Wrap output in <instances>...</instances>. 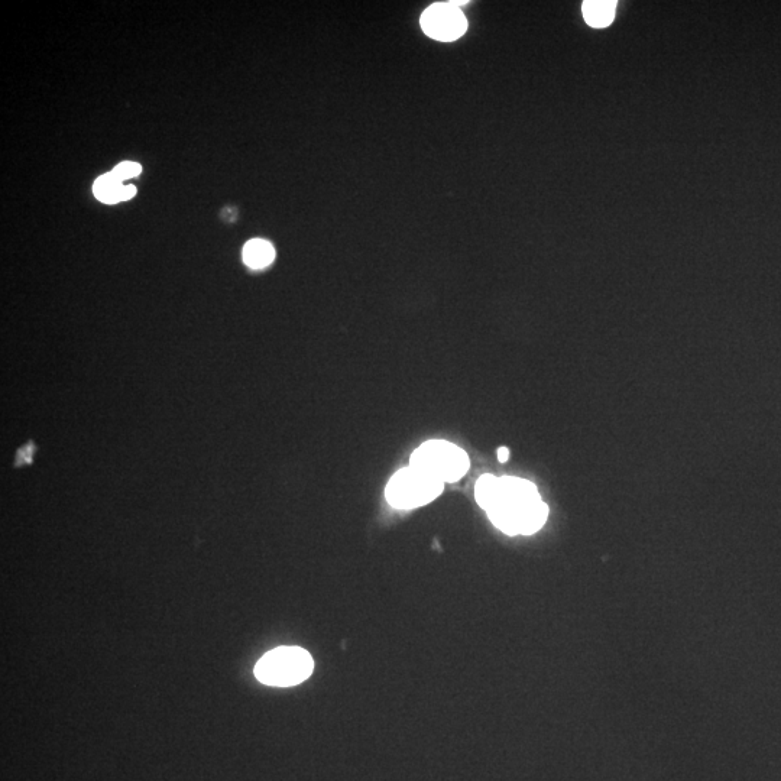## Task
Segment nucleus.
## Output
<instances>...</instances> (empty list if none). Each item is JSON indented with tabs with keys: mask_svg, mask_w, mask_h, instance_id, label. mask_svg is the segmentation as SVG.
<instances>
[{
	"mask_svg": "<svg viewBox=\"0 0 781 781\" xmlns=\"http://www.w3.org/2000/svg\"><path fill=\"white\" fill-rule=\"evenodd\" d=\"M142 167L136 162L126 161L119 164L115 170L112 171L119 180H128V178L138 177L141 174Z\"/></svg>",
	"mask_w": 781,
	"mask_h": 781,
	"instance_id": "nucleus-10",
	"label": "nucleus"
},
{
	"mask_svg": "<svg viewBox=\"0 0 781 781\" xmlns=\"http://www.w3.org/2000/svg\"><path fill=\"white\" fill-rule=\"evenodd\" d=\"M421 28L437 41H455L468 28L465 15L453 3H437L421 16Z\"/></svg>",
	"mask_w": 781,
	"mask_h": 781,
	"instance_id": "nucleus-5",
	"label": "nucleus"
},
{
	"mask_svg": "<svg viewBox=\"0 0 781 781\" xmlns=\"http://www.w3.org/2000/svg\"><path fill=\"white\" fill-rule=\"evenodd\" d=\"M445 484L416 468L401 469L388 482L385 497L397 510H413L424 507L440 497Z\"/></svg>",
	"mask_w": 781,
	"mask_h": 781,
	"instance_id": "nucleus-4",
	"label": "nucleus"
},
{
	"mask_svg": "<svg viewBox=\"0 0 781 781\" xmlns=\"http://www.w3.org/2000/svg\"><path fill=\"white\" fill-rule=\"evenodd\" d=\"M499 478L494 475H484L478 479L475 486V498L482 510L488 511L494 505L498 494Z\"/></svg>",
	"mask_w": 781,
	"mask_h": 781,
	"instance_id": "nucleus-9",
	"label": "nucleus"
},
{
	"mask_svg": "<svg viewBox=\"0 0 781 781\" xmlns=\"http://www.w3.org/2000/svg\"><path fill=\"white\" fill-rule=\"evenodd\" d=\"M486 514L508 536H531L546 524L549 507L533 482L504 476L499 478L497 498Z\"/></svg>",
	"mask_w": 781,
	"mask_h": 781,
	"instance_id": "nucleus-1",
	"label": "nucleus"
},
{
	"mask_svg": "<svg viewBox=\"0 0 781 781\" xmlns=\"http://www.w3.org/2000/svg\"><path fill=\"white\" fill-rule=\"evenodd\" d=\"M497 455L499 462L505 463L510 459V450H508V447H499Z\"/></svg>",
	"mask_w": 781,
	"mask_h": 781,
	"instance_id": "nucleus-11",
	"label": "nucleus"
},
{
	"mask_svg": "<svg viewBox=\"0 0 781 781\" xmlns=\"http://www.w3.org/2000/svg\"><path fill=\"white\" fill-rule=\"evenodd\" d=\"M615 0H588L583 3L582 11L585 21L593 28H605L614 21Z\"/></svg>",
	"mask_w": 781,
	"mask_h": 781,
	"instance_id": "nucleus-7",
	"label": "nucleus"
},
{
	"mask_svg": "<svg viewBox=\"0 0 781 781\" xmlns=\"http://www.w3.org/2000/svg\"><path fill=\"white\" fill-rule=\"evenodd\" d=\"M314 661L301 647H277L256 663L255 676L264 685L291 687L309 679Z\"/></svg>",
	"mask_w": 781,
	"mask_h": 781,
	"instance_id": "nucleus-2",
	"label": "nucleus"
},
{
	"mask_svg": "<svg viewBox=\"0 0 781 781\" xmlns=\"http://www.w3.org/2000/svg\"><path fill=\"white\" fill-rule=\"evenodd\" d=\"M410 466L445 485L455 484L469 471L471 459L462 447L446 440H429L414 450Z\"/></svg>",
	"mask_w": 781,
	"mask_h": 781,
	"instance_id": "nucleus-3",
	"label": "nucleus"
},
{
	"mask_svg": "<svg viewBox=\"0 0 781 781\" xmlns=\"http://www.w3.org/2000/svg\"><path fill=\"white\" fill-rule=\"evenodd\" d=\"M93 191L100 202L108 204L125 202L136 194L134 186H123L122 181L113 173L97 178Z\"/></svg>",
	"mask_w": 781,
	"mask_h": 781,
	"instance_id": "nucleus-6",
	"label": "nucleus"
},
{
	"mask_svg": "<svg viewBox=\"0 0 781 781\" xmlns=\"http://www.w3.org/2000/svg\"><path fill=\"white\" fill-rule=\"evenodd\" d=\"M275 258V251L270 242L254 239L243 248V261L252 270H262L268 267Z\"/></svg>",
	"mask_w": 781,
	"mask_h": 781,
	"instance_id": "nucleus-8",
	"label": "nucleus"
}]
</instances>
